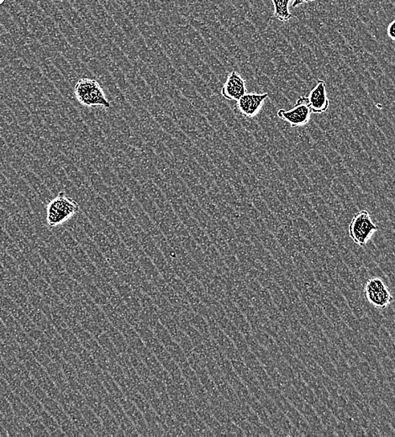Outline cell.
Listing matches in <instances>:
<instances>
[{"mask_svg":"<svg viewBox=\"0 0 395 437\" xmlns=\"http://www.w3.org/2000/svg\"><path fill=\"white\" fill-rule=\"evenodd\" d=\"M79 205L75 200L66 196L63 192L59 193L47 207V222L49 228H54L63 225L79 212Z\"/></svg>","mask_w":395,"mask_h":437,"instance_id":"obj_1","label":"cell"},{"mask_svg":"<svg viewBox=\"0 0 395 437\" xmlns=\"http://www.w3.org/2000/svg\"><path fill=\"white\" fill-rule=\"evenodd\" d=\"M75 95L79 102L86 107H111L103 88L95 79L84 78L75 84Z\"/></svg>","mask_w":395,"mask_h":437,"instance_id":"obj_2","label":"cell"},{"mask_svg":"<svg viewBox=\"0 0 395 437\" xmlns=\"http://www.w3.org/2000/svg\"><path fill=\"white\" fill-rule=\"evenodd\" d=\"M378 230V226L374 223L370 214L364 209L354 214L351 223L349 225L348 233L354 244L365 246L373 234Z\"/></svg>","mask_w":395,"mask_h":437,"instance_id":"obj_3","label":"cell"},{"mask_svg":"<svg viewBox=\"0 0 395 437\" xmlns=\"http://www.w3.org/2000/svg\"><path fill=\"white\" fill-rule=\"evenodd\" d=\"M364 293L366 301L378 309H386L394 301L388 286L380 278L369 279L366 283Z\"/></svg>","mask_w":395,"mask_h":437,"instance_id":"obj_4","label":"cell"},{"mask_svg":"<svg viewBox=\"0 0 395 437\" xmlns=\"http://www.w3.org/2000/svg\"><path fill=\"white\" fill-rule=\"evenodd\" d=\"M312 113L309 106L307 97H300L291 111L279 109L278 116L280 119L287 121L293 128L302 127L307 125L311 119Z\"/></svg>","mask_w":395,"mask_h":437,"instance_id":"obj_5","label":"cell"},{"mask_svg":"<svg viewBox=\"0 0 395 437\" xmlns=\"http://www.w3.org/2000/svg\"><path fill=\"white\" fill-rule=\"evenodd\" d=\"M268 98V93L265 94H256V93L247 94L246 93L241 99L238 100L236 106L246 118H252L258 114Z\"/></svg>","mask_w":395,"mask_h":437,"instance_id":"obj_6","label":"cell"},{"mask_svg":"<svg viewBox=\"0 0 395 437\" xmlns=\"http://www.w3.org/2000/svg\"><path fill=\"white\" fill-rule=\"evenodd\" d=\"M247 87L245 80L238 72H231L224 84L222 95L227 100L238 101L246 94Z\"/></svg>","mask_w":395,"mask_h":437,"instance_id":"obj_7","label":"cell"},{"mask_svg":"<svg viewBox=\"0 0 395 437\" xmlns=\"http://www.w3.org/2000/svg\"><path fill=\"white\" fill-rule=\"evenodd\" d=\"M309 106L312 114L320 115L327 112L330 101L327 94V84L325 81L319 80L308 97Z\"/></svg>","mask_w":395,"mask_h":437,"instance_id":"obj_8","label":"cell"},{"mask_svg":"<svg viewBox=\"0 0 395 437\" xmlns=\"http://www.w3.org/2000/svg\"><path fill=\"white\" fill-rule=\"evenodd\" d=\"M291 0H272L274 7V15L277 19L282 22H287L292 18V14L289 11V5Z\"/></svg>","mask_w":395,"mask_h":437,"instance_id":"obj_9","label":"cell"},{"mask_svg":"<svg viewBox=\"0 0 395 437\" xmlns=\"http://www.w3.org/2000/svg\"><path fill=\"white\" fill-rule=\"evenodd\" d=\"M387 33L389 38L395 42V19L389 24Z\"/></svg>","mask_w":395,"mask_h":437,"instance_id":"obj_10","label":"cell"},{"mask_svg":"<svg viewBox=\"0 0 395 437\" xmlns=\"http://www.w3.org/2000/svg\"><path fill=\"white\" fill-rule=\"evenodd\" d=\"M313 1H316V0H294L292 3V7H298L300 5H303V3Z\"/></svg>","mask_w":395,"mask_h":437,"instance_id":"obj_11","label":"cell"},{"mask_svg":"<svg viewBox=\"0 0 395 437\" xmlns=\"http://www.w3.org/2000/svg\"><path fill=\"white\" fill-rule=\"evenodd\" d=\"M6 2V0H0V6H2L3 3Z\"/></svg>","mask_w":395,"mask_h":437,"instance_id":"obj_12","label":"cell"}]
</instances>
